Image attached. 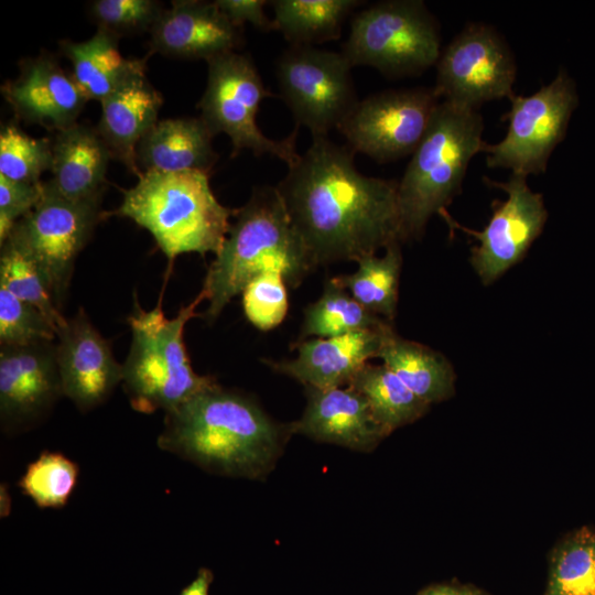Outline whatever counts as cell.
I'll use <instances>...</instances> for the list:
<instances>
[{
	"label": "cell",
	"mask_w": 595,
	"mask_h": 595,
	"mask_svg": "<svg viewBox=\"0 0 595 595\" xmlns=\"http://www.w3.org/2000/svg\"><path fill=\"white\" fill-rule=\"evenodd\" d=\"M357 263L355 272L333 279L368 311L392 322L402 264L400 242L386 248L381 257L369 255Z\"/></svg>",
	"instance_id": "83f0119b"
},
{
	"label": "cell",
	"mask_w": 595,
	"mask_h": 595,
	"mask_svg": "<svg viewBox=\"0 0 595 595\" xmlns=\"http://www.w3.org/2000/svg\"><path fill=\"white\" fill-rule=\"evenodd\" d=\"M42 197L13 227L10 236L41 268L60 309L63 306L75 261L106 213L101 199L69 201L42 183Z\"/></svg>",
	"instance_id": "8fae6325"
},
{
	"label": "cell",
	"mask_w": 595,
	"mask_h": 595,
	"mask_svg": "<svg viewBox=\"0 0 595 595\" xmlns=\"http://www.w3.org/2000/svg\"><path fill=\"white\" fill-rule=\"evenodd\" d=\"M56 361L63 394L82 411L102 404L122 382V365L85 311L66 318L56 333Z\"/></svg>",
	"instance_id": "2e32d148"
},
{
	"label": "cell",
	"mask_w": 595,
	"mask_h": 595,
	"mask_svg": "<svg viewBox=\"0 0 595 595\" xmlns=\"http://www.w3.org/2000/svg\"><path fill=\"white\" fill-rule=\"evenodd\" d=\"M42 183L15 182L0 175V245L8 239L14 225L39 203Z\"/></svg>",
	"instance_id": "8d00e7d4"
},
{
	"label": "cell",
	"mask_w": 595,
	"mask_h": 595,
	"mask_svg": "<svg viewBox=\"0 0 595 595\" xmlns=\"http://www.w3.org/2000/svg\"><path fill=\"white\" fill-rule=\"evenodd\" d=\"M510 101V110L502 117L509 122L505 138L482 148L487 166L510 169L512 174L524 176L544 173L578 105L575 82L560 68L550 84L527 97L513 95Z\"/></svg>",
	"instance_id": "9c48e42d"
},
{
	"label": "cell",
	"mask_w": 595,
	"mask_h": 595,
	"mask_svg": "<svg viewBox=\"0 0 595 595\" xmlns=\"http://www.w3.org/2000/svg\"><path fill=\"white\" fill-rule=\"evenodd\" d=\"M0 286L35 306L56 333L65 323L54 294L34 258L12 238L1 245Z\"/></svg>",
	"instance_id": "f546056e"
},
{
	"label": "cell",
	"mask_w": 595,
	"mask_h": 595,
	"mask_svg": "<svg viewBox=\"0 0 595 595\" xmlns=\"http://www.w3.org/2000/svg\"><path fill=\"white\" fill-rule=\"evenodd\" d=\"M53 139L26 134L15 122L1 126L0 175L15 182L40 184L41 175L51 171Z\"/></svg>",
	"instance_id": "d6a6232c"
},
{
	"label": "cell",
	"mask_w": 595,
	"mask_h": 595,
	"mask_svg": "<svg viewBox=\"0 0 595 595\" xmlns=\"http://www.w3.org/2000/svg\"><path fill=\"white\" fill-rule=\"evenodd\" d=\"M15 118L61 131L76 123L88 101L72 73L44 54L20 63V75L1 86Z\"/></svg>",
	"instance_id": "e0dca14e"
},
{
	"label": "cell",
	"mask_w": 595,
	"mask_h": 595,
	"mask_svg": "<svg viewBox=\"0 0 595 595\" xmlns=\"http://www.w3.org/2000/svg\"><path fill=\"white\" fill-rule=\"evenodd\" d=\"M544 595H595V531L582 528L555 547Z\"/></svg>",
	"instance_id": "4dcf8cb0"
},
{
	"label": "cell",
	"mask_w": 595,
	"mask_h": 595,
	"mask_svg": "<svg viewBox=\"0 0 595 595\" xmlns=\"http://www.w3.org/2000/svg\"><path fill=\"white\" fill-rule=\"evenodd\" d=\"M439 102L433 88L380 91L359 100L337 130L353 152L394 161L414 152Z\"/></svg>",
	"instance_id": "4fadbf2b"
},
{
	"label": "cell",
	"mask_w": 595,
	"mask_h": 595,
	"mask_svg": "<svg viewBox=\"0 0 595 595\" xmlns=\"http://www.w3.org/2000/svg\"><path fill=\"white\" fill-rule=\"evenodd\" d=\"M118 37L98 29L88 40H63L60 47L72 64V75L87 97L102 101L128 78L145 71L147 58H127L118 48Z\"/></svg>",
	"instance_id": "cb8c5ba5"
},
{
	"label": "cell",
	"mask_w": 595,
	"mask_h": 595,
	"mask_svg": "<svg viewBox=\"0 0 595 595\" xmlns=\"http://www.w3.org/2000/svg\"><path fill=\"white\" fill-rule=\"evenodd\" d=\"M214 136L201 117L158 120L137 147L144 172L198 171L209 175L217 162Z\"/></svg>",
	"instance_id": "603a6c76"
},
{
	"label": "cell",
	"mask_w": 595,
	"mask_h": 595,
	"mask_svg": "<svg viewBox=\"0 0 595 595\" xmlns=\"http://www.w3.org/2000/svg\"><path fill=\"white\" fill-rule=\"evenodd\" d=\"M234 216L202 289L208 302L203 317L208 323L258 274L278 271L289 286L296 288L317 267L275 187L255 188Z\"/></svg>",
	"instance_id": "3957f363"
},
{
	"label": "cell",
	"mask_w": 595,
	"mask_h": 595,
	"mask_svg": "<svg viewBox=\"0 0 595 595\" xmlns=\"http://www.w3.org/2000/svg\"><path fill=\"white\" fill-rule=\"evenodd\" d=\"M389 325L391 321L368 311L331 278L321 298L304 311L301 339L335 337Z\"/></svg>",
	"instance_id": "f1b7e54d"
},
{
	"label": "cell",
	"mask_w": 595,
	"mask_h": 595,
	"mask_svg": "<svg viewBox=\"0 0 595 595\" xmlns=\"http://www.w3.org/2000/svg\"><path fill=\"white\" fill-rule=\"evenodd\" d=\"M54 339L55 328L35 306L0 286L1 346H22Z\"/></svg>",
	"instance_id": "836d02e7"
},
{
	"label": "cell",
	"mask_w": 595,
	"mask_h": 595,
	"mask_svg": "<svg viewBox=\"0 0 595 595\" xmlns=\"http://www.w3.org/2000/svg\"><path fill=\"white\" fill-rule=\"evenodd\" d=\"M241 294L245 314L257 328L269 331L284 320L289 301L286 283L280 272L258 274L248 282Z\"/></svg>",
	"instance_id": "d590c367"
},
{
	"label": "cell",
	"mask_w": 595,
	"mask_h": 595,
	"mask_svg": "<svg viewBox=\"0 0 595 595\" xmlns=\"http://www.w3.org/2000/svg\"><path fill=\"white\" fill-rule=\"evenodd\" d=\"M484 180L502 190L507 198L493 204V215L483 230L463 227L446 210L440 215L451 227L479 241L470 250V263L483 284L489 285L526 256L544 228L548 210L542 195L529 187L524 175L511 174L506 182Z\"/></svg>",
	"instance_id": "5bb4252c"
},
{
	"label": "cell",
	"mask_w": 595,
	"mask_h": 595,
	"mask_svg": "<svg viewBox=\"0 0 595 595\" xmlns=\"http://www.w3.org/2000/svg\"><path fill=\"white\" fill-rule=\"evenodd\" d=\"M213 580V572L207 567H201L196 577L182 589L180 595H209V587Z\"/></svg>",
	"instance_id": "ab89813d"
},
{
	"label": "cell",
	"mask_w": 595,
	"mask_h": 595,
	"mask_svg": "<svg viewBox=\"0 0 595 595\" xmlns=\"http://www.w3.org/2000/svg\"><path fill=\"white\" fill-rule=\"evenodd\" d=\"M236 209L221 205L198 171L144 172L123 192L121 205L110 215L132 219L147 229L169 260L183 253H218Z\"/></svg>",
	"instance_id": "277c9868"
},
{
	"label": "cell",
	"mask_w": 595,
	"mask_h": 595,
	"mask_svg": "<svg viewBox=\"0 0 595 595\" xmlns=\"http://www.w3.org/2000/svg\"><path fill=\"white\" fill-rule=\"evenodd\" d=\"M52 139V177L44 185L69 201L102 197L112 155L96 127L76 122Z\"/></svg>",
	"instance_id": "7402d4cb"
},
{
	"label": "cell",
	"mask_w": 595,
	"mask_h": 595,
	"mask_svg": "<svg viewBox=\"0 0 595 595\" xmlns=\"http://www.w3.org/2000/svg\"><path fill=\"white\" fill-rule=\"evenodd\" d=\"M354 155L328 137H312L275 186L316 266L357 262L402 242L398 181L361 174Z\"/></svg>",
	"instance_id": "6da1fadb"
},
{
	"label": "cell",
	"mask_w": 595,
	"mask_h": 595,
	"mask_svg": "<svg viewBox=\"0 0 595 595\" xmlns=\"http://www.w3.org/2000/svg\"><path fill=\"white\" fill-rule=\"evenodd\" d=\"M163 11V4L153 0H97L89 12L98 29L119 39L150 32Z\"/></svg>",
	"instance_id": "e575fe53"
},
{
	"label": "cell",
	"mask_w": 595,
	"mask_h": 595,
	"mask_svg": "<svg viewBox=\"0 0 595 595\" xmlns=\"http://www.w3.org/2000/svg\"><path fill=\"white\" fill-rule=\"evenodd\" d=\"M244 28L234 24L215 1L176 0L150 30V54L205 60L236 52Z\"/></svg>",
	"instance_id": "ac0fdd59"
},
{
	"label": "cell",
	"mask_w": 595,
	"mask_h": 595,
	"mask_svg": "<svg viewBox=\"0 0 595 595\" xmlns=\"http://www.w3.org/2000/svg\"><path fill=\"white\" fill-rule=\"evenodd\" d=\"M348 387L368 402L372 415L388 435L420 419L429 404L419 399L388 367L365 365Z\"/></svg>",
	"instance_id": "4316f807"
},
{
	"label": "cell",
	"mask_w": 595,
	"mask_h": 595,
	"mask_svg": "<svg viewBox=\"0 0 595 595\" xmlns=\"http://www.w3.org/2000/svg\"><path fill=\"white\" fill-rule=\"evenodd\" d=\"M393 332L389 325L335 337L300 339L295 344L298 354L293 359L266 363L305 387H347L370 358L379 356L387 337Z\"/></svg>",
	"instance_id": "d6986e66"
},
{
	"label": "cell",
	"mask_w": 595,
	"mask_h": 595,
	"mask_svg": "<svg viewBox=\"0 0 595 595\" xmlns=\"http://www.w3.org/2000/svg\"><path fill=\"white\" fill-rule=\"evenodd\" d=\"M378 358L426 404L450 399L455 391V372L439 351L391 333Z\"/></svg>",
	"instance_id": "d4e9b609"
},
{
	"label": "cell",
	"mask_w": 595,
	"mask_h": 595,
	"mask_svg": "<svg viewBox=\"0 0 595 595\" xmlns=\"http://www.w3.org/2000/svg\"><path fill=\"white\" fill-rule=\"evenodd\" d=\"M440 29L421 0H388L357 12L342 53L354 66H370L383 76L419 75L441 55Z\"/></svg>",
	"instance_id": "52a82bcc"
},
{
	"label": "cell",
	"mask_w": 595,
	"mask_h": 595,
	"mask_svg": "<svg viewBox=\"0 0 595 595\" xmlns=\"http://www.w3.org/2000/svg\"><path fill=\"white\" fill-rule=\"evenodd\" d=\"M351 65L340 52L313 45H290L278 58L280 95L296 126L312 137H328L359 101Z\"/></svg>",
	"instance_id": "30bf717a"
},
{
	"label": "cell",
	"mask_w": 595,
	"mask_h": 595,
	"mask_svg": "<svg viewBox=\"0 0 595 595\" xmlns=\"http://www.w3.org/2000/svg\"><path fill=\"white\" fill-rule=\"evenodd\" d=\"M291 433L250 398L215 385L165 412L158 446L212 473L260 479Z\"/></svg>",
	"instance_id": "7a4b0ae2"
},
{
	"label": "cell",
	"mask_w": 595,
	"mask_h": 595,
	"mask_svg": "<svg viewBox=\"0 0 595 595\" xmlns=\"http://www.w3.org/2000/svg\"><path fill=\"white\" fill-rule=\"evenodd\" d=\"M55 344L40 342L0 349V419L14 432L43 418L62 397Z\"/></svg>",
	"instance_id": "9a60e30c"
},
{
	"label": "cell",
	"mask_w": 595,
	"mask_h": 595,
	"mask_svg": "<svg viewBox=\"0 0 595 595\" xmlns=\"http://www.w3.org/2000/svg\"><path fill=\"white\" fill-rule=\"evenodd\" d=\"M203 301L201 291L175 317L169 318L161 301L156 307L144 311L134 298L128 318L132 340L122 364V386L133 410L167 412L217 385L214 377L194 371L184 343L185 325Z\"/></svg>",
	"instance_id": "8992f818"
},
{
	"label": "cell",
	"mask_w": 595,
	"mask_h": 595,
	"mask_svg": "<svg viewBox=\"0 0 595 595\" xmlns=\"http://www.w3.org/2000/svg\"><path fill=\"white\" fill-rule=\"evenodd\" d=\"M483 130L477 110L439 102L398 182L402 242L420 239L429 219L459 193L469 161L485 143Z\"/></svg>",
	"instance_id": "5b68a950"
},
{
	"label": "cell",
	"mask_w": 595,
	"mask_h": 595,
	"mask_svg": "<svg viewBox=\"0 0 595 595\" xmlns=\"http://www.w3.org/2000/svg\"><path fill=\"white\" fill-rule=\"evenodd\" d=\"M305 389L307 403L302 416L289 424L292 433L359 452L374 450L388 435L351 387Z\"/></svg>",
	"instance_id": "ffe728a7"
},
{
	"label": "cell",
	"mask_w": 595,
	"mask_h": 595,
	"mask_svg": "<svg viewBox=\"0 0 595 595\" xmlns=\"http://www.w3.org/2000/svg\"><path fill=\"white\" fill-rule=\"evenodd\" d=\"M517 66L513 54L489 25L468 24L445 47L436 63V96L477 110L484 102L511 98Z\"/></svg>",
	"instance_id": "7c38bea8"
},
{
	"label": "cell",
	"mask_w": 595,
	"mask_h": 595,
	"mask_svg": "<svg viewBox=\"0 0 595 595\" xmlns=\"http://www.w3.org/2000/svg\"><path fill=\"white\" fill-rule=\"evenodd\" d=\"M96 127L112 159L121 161L137 176V147L158 121L163 97L148 80L145 71L136 73L101 102Z\"/></svg>",
	"instance_id": "44dd1931"
},
{
	"label": "cell",
	"mask_w": 595,
	"mask_h": 595,
	"mask_svg": "<svg viewBox=\"0 0 595 595\" xmlns=\"http://www.w3.org/2000/svg\"><path fill=\"white\" fill-rule=\"evenodd\" d=\"M415 595H486L482 589L458 583H441L430 585Z\"/></svg>",
	"instance_id": "f35d334b"
},
{
	"label": "cell",
	"mask_w": 595,
	"mask_h": 595,
	"mask_svg": "<svg viewBox=\"0 0 595 595\" xmlns=\"http://www.w3.org/2000/svg\"><path fill=\"white\" fill-rule=\"evenodd\" d=\"M207 85L198 102L201 118L213 136L226 133L231 141V156L242 150L255 155L269 154L293 164L296 151V126L286 138L267 137L257 123L262 100L273 96L266 87L250 56L229 52L207 61Z\"/></svg>",
	"instance_id": "ba28073f"
},
{
	"label": "cell",
	"mask_w": 595,
	"mask_h": 595,
	"mask_svg": "<svg viewBox=\"0 0 595 595\" xmlns=\"http://www.w3.org/2000/svg\"><path fill=\"white\" fill-rule=\"evenodd\" d=\"M273 31L290 45H313L337 40L358 0H274Z\"/></svg>",
	"instance_id": "484cf974"
},
{
	"label": "cell",
	"mask_w": 595,
	"mask_h": 595,
	"mask_svg": "<svg viewBox=\"0 0 595 595\" xmlns=\"http://www.w3.org/2000/svg\"><path fill=\"white\" fill-rule=\"evenodd\" d=\"M219 10L237 26L251 23L260 31H273V23L264 11V0H216Z\"/></svg>",
	"instance_id": "74e56055"
},
{
	"label": "cell",
	"mask_w": 595,
	"mask_h": 595,
	"mask_svg": "<svg viewBox=\"0 0 595 595\" xmlns=\"http://www.w3.org/2000/svg\"><path fill=\"white\" fill-rule=\"evenodd\" d=\"M78 465L60 452H42L18 482L39 508L64 507L77 485Z\"/></svg>",
	"instance_id": "1f68e13d"
}]
</instances>
